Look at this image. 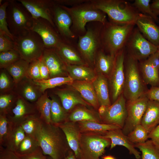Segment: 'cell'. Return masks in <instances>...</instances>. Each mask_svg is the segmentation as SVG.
Instances as JSON below:
<instances>
[{"label": "cell", "mask_w": 159, "mask_h": 159, "mask_svg": "<svg viewBox=\"0 0 159 159\" xmlns=\"http://www.w3.org/2000/svg\"><path fill=\"white\" fill-rule=\"evenodd\" d=\"M55 93L59 98L63 107L68 113L78 105L86 107L91 106L74 90L69 88L59 89L55 91Z\"/></svg>", "instance_id": "obj_24"}, {"label": "cell", "mask_w": 159, "mask_h": 159, "mask_svg": "<svg viewBox=\"0 0 159 159\" xmlns=\"http://www.w3.org/2000/svg\"><path fill=\"white\" fill-rule=\"evenodd\" d=\"M0 159H21L14 152L0 146Z\"/></svg>", "instance_id": "obj_50"}, {"label": "cell", "mask_w": 159, "mask_h": 159, "mask_svg": "<svg viewBox=\"0 0 159 159\" xmlns=\"http://www.w3.org/2000/svg\"><path fill=\"white\" fill-rule=\"evenodd\" d=\"M103 159H116L114 157L111 155H107L104 156Z\"/></svg>", "instance_id": "obj_59"}, {"label": "cell", "mask_w": 159, "mask_h": 159, "mask_svg": "<svg viewBox=\"0 0 159 159\" xmlns=\"http://www.w3.org/2000/svg\"><path fill=\"white\" fill-rule=\"evenodd\" d=\"M43 123L37 113L27 117L20 125L26 135L36 139L37 135Z\"/></svg>", "instance_id": "obj_36"}, {"label": "cell", "mask_w": 159, "mask_h": 159, "mask_svg": "<svg viewBox=\"0 0 159 159\" xmlns=\"http://www.w3.org/2000/svg\"><path fill=\"white\" fill-rule=\"evenodd\" d=\"M96 9L107 14L112 22L135 25L139 13L132 4L123 0H97L91 1Z\"/></svg>", "instance_id": "obj_2"}, {"label": "cell", "mask_w": 159, "mask_h": 159, "mask_svg": "<svg viewBox=\"0 0 159 159\" xmlns=\"http://www.w3.org/2000/svg\"><path fill=\"white\" fill-rule=\"evenodd\" d=\"M34 104L43 121L47 124L52 123L51 118L52 100L48 97L47 92L46 91Z\"/></svg>", "instance_id": "obj_34"}, {"label": "cell", "mask_w": 159, "mask_h": 159, "mask_svg": "<svg viewBox=\"0 0 159 159\" xmlns=\"http://www.w3.org/2000/svg\"><path fill=\"white\" fill-rule=\"evenodd\" d=\"M115 56L105 54L100 50L97 53L96 59V69L99 74L109 77L113 69Z\"/></svg>", "instance_id": "obj_32"}, {"label": "cell", "mask_w": 159, "mask_h": 159, "mask_svg": "<svg viewBox=\"0 0 159 159\" xmlns=\"http://www.w3.org/2000/svg\"><path fill=\"white\" fill-rule=\"evenodd\" d=\"M54 29L46 19L42 18L33 19L31 30L40 37L46 49L55 48L62 41Z\"/></svg>", "instance_id": "obj_14"}, {"label": "cell", "mask_w": 159, "mask_h": 159, "mask_svg": "<svg viewBox=\"0 0 159 159\" xmlns=\"http://www.w3.org/2000/svg\"><path fill=\"white\" fill-rule=\"evenodd\" d=\"M124 67L125 82L122 93L127 101H132L144 95L148 90H146L137 60L126 54Z\"/></svg>", "instance_id": "obj_3"}, {"label": "cell", "mask_w": 159, "mask_h": 159, "mask_svg": "<svg viewBox=\"0 0 159 159\" xmlns=\"http://www.w3.org/2000/svg\"><path fill=\"white\" fill-rule=\"evenodd\" d=\"M125 55V48L116 55L114 67L109 77L113 103L123 92L125 82L124 61Z\"/></svg>", "instance_id": "obj_11"}, {"label": "cell", "mask_w": 159, "mask_h": 159, "mask_svg": "<svg viewBox=\"0 0 159 159\" xmlns=\"http://www.w3.org/2000/svg\"><path fill=\"white\" fill-rule=\"evenodd\" d=\"M86 107L83 106L74 108L68 114L67 120L74 122L90 121L101 123L99 114L88 109Z\"/></svg>", "instance_id": "obj_30"}, {"label": "cell", "mask_w": 159, "mask_h": 159, "mask_svg": "<svg viewBox=\"0 0 159 159\" xmlns=\"http://www.w3.org/2000/svg\"><path fill=\"white\" fill-rule=\"evenodd\" d=\"M47 159H52L49 156L48 157H47Z\"/></svg>", "instance_id": "obj_61"}, {"label": "cell", "mask_w": 159, "mask_h": 159, "mask_svg": "<svg viewBox=\"0 0 159 159\" xmlns=\"http://www.w3.org/2000/svg\"><path fill=\"white\" fill-rule=\"evenodd\" d=\"M53 16L55 28L60 35L64 38L74 37L70 29L72 21L69 13L60 5L55 4L53 9Z\"/></svg>", "instance_id": "obj_20"}, {"label": "cell", "mask_w": 159, "mask_h": 159, "mask_svg": "<svg viewBox=\"0 0 159 159\" xmlns=\"http://www.w3.org/2000/svg\"><path fill=\"white\" fill-rule=\"evenodd\" d=\"M17 95L12 91L1 94L0 96V115H8L14 107L18 97Z\"/></svg>", "instance_id": "obj_40"}, {"label": "cell", "mask_w": 159, "mask_h": 159, "mask_svg": "<svg viewBox=\"0 0 159 159\" xmlns=\"http://www.w3.org/2000/svg\"><path fill=\"white\" fill-rule=\"evenodd\" d=\"M145 95L149 100L159 102V87H151L147 90Z\"/></svg>", "instance_id": "obj_51"}, {"label": "cell", "mask_w": 159, "mask_h": 159, "mask_svg": "<svg viewBox=\"0 0 159 159\" xmlns=\"http://www.w3.org/2000/svg\"><path fill=\"white\" fill-rule=\"evenodd\" d=\"M149 100L145 95L135 100L127 102V116L122 129L124 134L127 135L136 126L141 124Z\"/></svg>", "instance_id": "obj_10"}, {"label": "cell", "mask_w": 159, "mask_h": 159, "mask_svg": "<svg viewBox=\"0 0 159 159\" xmlns=\"http://www.w3.org/2000/svg\"><path fill=\"white\" fill-rule=\"evenodd\" d=\"M20 157L21 159H47L40 147L30 154Z\"/></svg>", "instance_id": "obj_52"}, {"label": "cell", "mask_w": 159, "mask_h": 159, "mask_svg": "<svg viewBox=\"0 0 159 159\" xmlns=\"http://www.w3.org/2000/svg\"><path fill=\"white\" fill-rule=\"evenodd\" d=\"M141 152V159H159V146L151 140L144 143L135 144Z\"/></svg>", "instance_id": "obj_39"}, {"label": "cell", "mask_w": 159, "mask_h": 159, "mask_svg": "<svg viewBox=\"0 0 159 159\" xmlns=\"http://www.w3.org/2000/svg\"><path fill=\"white\" fill-rule=\"evenodd\" d=\"M98 39L97 33L90 29H87L84 35L79 37V49L85 58L91 63L95 61L96 52L99 44Z\"/></svg>", "instance_id": "obj_17"}, {"label": "cell", "mask_w": 159, "mask_h": 159, "mask_svg": "<svg viewBox=\"0 0 159 159\" xmlns=\"http://www.w3.org/2000/svg\"><path fill=\"white\" fill-rule=\"evenodd\" d=\"M6 16L9 30L14 37L31 30L33 18L26 9L18 1L9 0Z\"/></svg>", "instance_id": "obj_5"}, {"label": "cell", "mask_w": 159, "mask_h": 159, "mask_svg": "<svg viewBox=\"0 0 159 159\" xmlns=\"http://www.w3.org/2000/svg\"><path fill=\"white\" fill-rule=\"evenodd\" d=\"M150 16L139 12L135 25L143 36L156 46H159V26Z\"/></svg>", "instance_id": "obj_16"}, {"label": "cell", "mask_w": 159, "mask_h": 159, "mask_svg": "<svg viewBox=\"0 0 159 159\" xmlns=\"http://www.w3.org/2000/svg\"><path fill=\"white\" fill-rule=\"evenodd\" d=\"M69 85L85 101L98 109L100 105L92 81L74 80Z\"/></svg>", "instance_id": "obj_25"}, {"label": "cell", "mask_w": 159, "mask_h": 159, "mask_svg": "<svg viewBox=\"0 0 159 159\" xmlns=\"http://www.w3.org/2000/svg\"><path fill=\"white\" fill-rule=\"evenodd\" d=\"M55 48L66 64L84 65V61L77 52L63 41Z\"/></svg>", "instance_id": "obj_29"}, {"label": "cell", "mask_w": 159, "mask_h": 159, "mask_svg": "<svg viewBox=\"0 0 159 159\" xmlns=\"http://www.w3.org/2000/svg\"><path fill=\"white\" fill-rule=\"evenodd\" d=\"M15 105L10 114L7 115L14 125H20L27 117L38 113L34 103L30 102L18 95Z\"/></svg>", "instance_id": "obj_18"}, {"label": "cell", "mask_w": 159, "mask_h": 159, "mask_svg": "<svg viewBox=\"0 0 159 159\" xmlns=\"http://www.w3.org/2000/svg\"><path fill=\"white\" fill-rule=\"evenodd\" d=\"M102 43L110 54L115 56L124 48L135 25L119 24L112 22L103 25Z\"/></svg>", "instance_id": "obj_4"}, {"label": "cell", "mask_w": 159, "mask_h": 159, "mask_svg": "<svg viewBox=\"0 0 159 159\" xmlns=\"http://www.w3.org/2000/svg\"><path fill=\"white\" fill-rule=\"evenodd\" d=\"M21 58L18 52L15 49L0 52V67L5 69Z\"/></svg>", "instance_id": "obj_43"}, {"label": "cell", "mask_w": 159, "mask_h": 159, "mask_svg": "<svg viewBox=\"0 0 159 159\" xmlns=\"http://www.w3.org/2000/svg\"><path fill=\"white\" fill-rule=\"evenodd\" d=\"M111 143L110 140L100 134L82 133L80 159H100Z\"/></svg>", "instance_id": "obj_8"}, {"label": "cell", "mask_w": 159, "mask_h": 159, "mask_svg": "<svg viewBox=\"0 0 159 159\" xmlns=\"http://www.w3.org/2000/svg\"><path fill=\"white\" fill-rule=\"evenodd\" d=\"M64 159H77L74 152L71 150Z\"/></svg>", "instance_id": "obj_58"}, {"label": "cell", "mask_w": 159, "mask_h": 159, "mask_svg": "<svg viewBox=\"0 0 159 159\" xmlns=\"http://www.w3.org/2000/svg\"><path fill=\"white\" fill-rule=\"evenodd\" d=\"M157 51L159 54V46H158V51Z\"/></svg>", "instance_id": "obj_60"}, {"label": "cell", "mask_w": 159, "mask_h": 159, "mask_svg": "<svg viewBox=\"0 0 159 159\" xmlns=\"http://www.w3.org/2000/svg\"><path fill=\"white\" fill-rule=\"evenodd\" d=\"M92 82L100 105H111L107 78L99 74Z\"/></svg>", "instance_id": "obj_27"}, {"label": "cell", "mask_w": 159, "mask_h": 159, "mask_svg": "<svg viewBox=\"0 0 159 159\" xmlns=\"http://www.w3.org/2000/svg\"><path fill=\"white\" fill-rule=\"evenodd\" d=\"M57 125L64 133L70 149L74 152L77 159H80L82 133L77 122L67 120Z\"/></svg>", "instance_id": "obj_19"}, {"label": "cell", "mask_w": 159, "mask_h": 159, "mask_svg": "<svg viewBox=\"0 0 159 159\" xmlns=\"http://www.w3.org/2000/svg\"><path fill=\"white\" fill-rule=\"evenodd\" d=\"M159 124V102L149 100L141 125L149 133Z\"/></svg>", "instance_id": "obj_26"}, {"label": "cell", "mask_w": 159, "mask_h": 159, "mask_svg": "<svg viewBox=\"0 0 159 159\" xmlns=\"http://www.w3.org/2000/svg\"><path fill=\"white\" fill-rule=\"evenodd\" d=\"M36 139L44 154L52 159H64L71 150L63 132L52 123L44 122Z\"/></svg>", "instance_id": "obj_1"}, {"label": "cell", "mask_w": 159, "mask_h": 159, "mask_svg": "<svg viewBox=\"0 0 159 159\" xmlns=\"http://www.w3.org/2000/svg\"><path fill=\"white\" fill-rule=\"evenodd\" d=\"M150 1V0H135L132 4L139 12L150 16L155 21L158 22L159 18L154 14L151 9Z\"/></svg>", "instance_id": "obj_46"}, {"label": "cell", "mask_w": 159, "mask_h": 159, "mask_svg": "<svg viewBox=\"0 0 159 159\" xmlns=\"http://www.w3.org/2000/svg\"><path fill=\"white\" fill-rule=\"evenodd\" d=\"M125 48L128 54L138 61L146 59L158 51V47L147 39L137 27L132 31Z\"/></svg>", "instance_id": "obj_9"}, {"label": "cell", "mask_w": 159, "mask_h": 159, "mask_svg": "<svg viewBox=\"0 0 159 159\" xmlns=\"http://www.w3.org/2000/svg\"><path fill=\"white\" fill-rule=\"evenodd\" d=\"M30 62L20 58L5 69L12 77L15 85L26 77Z\"/></svg>", "instance_id": "obj_33"}, {"label": "cell", "mask_w": 159, "mask_h": 159, "mask_svg": "<svg viewBox=\"0 0 159 159\" xmlns=\"http://www.w3.org/2000/svg\"></svg>", "instance_id": "obj_62"}, {"label": "cell", "mask_w": 159, "mask_h": 159, "mask_svg": "<svg viewBox=\"0 0 159 159\" xmlns=\"http://www.w3.org/2000/svg\"><path fill=\"white\" fill-rule=\"evenodd\" d=\"M139 62V69L145 84L159 87V63L149 57Z\"/></svg>", "instance_id": "obj_22"}, {"label": "cell", "mask_w": 159, "mask_h": 159, "mask_svg": "<svg viewBox=\"0 0 159 159\" xmlns=\"http://www.w3.org/2000/svg\"><path fill=\"white\" fill-rule=\"evenodd\" d=\"M41 59L48 68L50 78L66 77L67 64L55 48H45Z\"/></svg>", "instance_id": "obj_15"}, {"label": "cell", "mask_w": 159, "mask_h": 159, "mask_svg": "<svg viewBox=\"0 0 159 159\" xmlns=\"http://www.w3.org/2000/svg\"><path fill=\"white\" fill-rule=\"evenodd\" d=\"M39 67L41 80H46L50 78L49 70L41 59H40Z\"/></svg>", "instance_id": "obj_53"}, {"label": "cell", "mask_w": 159, "mask_h": 159, "mask_svg": "<svg viewBox=\"0 0 159 159\" xmlns=\"http://www.w3.org/2000/svg\"><path fill=\"white\" fill-rule=\"evenodd\" d=\"M25 136L26 134L20 125H14L3 147L8 150L15 152Z\"/></svg>", "instance_id": "obj_35"}, {"label": "cell", "mask_w": 159, "mask_h": 159, "mask_svg": "<svg viewBox=\"0 0 159 159\" xmlns=\"http://www.w3.org/2000/svg\"><path fill=\"white\" fill-rule=\"evenodd\" d=\"M14 49L17 51L21 59L29 62L40 59L45 49L40 37L31 30L14 37Z\"/></svg>", "instance_id": "obj_6"}, {"label": "cell", "mask_w": 159, "mask_h": 159, "mask_svg": "<svg viewBox=\"0 0 159 159\" xmlns=\"http://www.w3.org/2000/svg\"><path fill=\"white\" fill-rule=\"evenodd\" d=\"M82 133L101 135L107 131L117 128V126L90 121L77 122Z\"/></svg>", "instance_id": "obj_31"}, {"label": "cell", "mask_w": 159, "mask_h": 159, "mask_svg": "<svg viewBox=\"0 0 159 159\" xmlns=\"http://www.w3.org/2000/svg\"><path fill=\"white\" fill-rule=\"evenodd\" d=\"M31 15L33 19L42 18L48 21L55 29L53 9L55 4L49 0H18Z\"/></svg>", "instance_id": "obj_13"}, {"label": "cell", "mask_w": 159, "mask_h": 159, "mask_svg": "<svg viewBox=\"0 0 159 159\" xmlns=\"http://www.w3.org/2000/svg\"><path fill=\"white\" fill-rule=\"evenodd\" d=\"M14 49V41L9 36L0 32V52Z\"/></svg>", "instance_id": "obj_49"}, {"label": "cell", "mask_w": 159, "mask_h": 159, "mask_svg": "<svg viewBox=\"0 0 159 159\" xmlns=\"http://www.w3.org/2000/svg\"><path fill=\"white\" fill-rule=\"evenodd\" d=\"M8 4L9 0L0 5V32L6 35L14 41V37L9 30L6 19V9Z\"/></svg>", "instance_id": "obj_47"}, {"label": "cell", "mask_w": 159, "mask_h": 159, "mask_svg": "<svg viewBox=\"0 0 159 159\" xmlns=\"http://www.w3.org/2000/svg\"><path fill=\"white\" fill-rule=\"evenodd\" d=\"M51 97L52 100L51 110L52 123L58 125L67 120L68 114L57 98L53 96Z\"/></svg>", "instance_id": "obj_38"}, {"label": "cell", "mask_w": 159, "mask_h": 159, "mask_svg": "<svg viewBox=\"0 0 159 159\" xmlns=\"http://www.w3.org/2000/svg\"><path fill=\"white\" fill-rule=\"evenodd\" d=\"M40 59L34 60L30 63L26 77L33 80H41L40 71Z\"/></svg>", "instance_id": "obj_48"}, {"label": "cell", "mask_w": 159, "mask_h": 159, "mask_svg": "<svg viewBox=\"0 0 159 159\" xmlns=\"http://www.w3.org/2000/svg\"><path fill=\"white\" fill-rule=\"evenodd\" d=\"M40 148L36 139L26 135L25 138L14 152L18 156L21 157L30 154Z\"/></svg>", "instance_id": "obj_41"}, {"label": "cell", "mask_w": 159, "mask_h": 159, "mask_svg": "<svg viewBox=\"0 0 159 159\" xmlns=\"http://www.w3.org/2000/svg\"><path fill=\"white\" fill-rule=\"evenodd\" d=\"M84 0H54L56 4L63 5H72L77 4L84 2Z\"/></svg>", "instance_id": "obj_55"}, {"label": "cell", "mask_w": 159, "mask_h": 159, "mask_svg": "<svg viewBox=\"0 0 159 159\" xmlns=\"http://www.w3.org/2000/svg\"><path fill=\"white\" fill-rule=\"evenodd\" d=\"M0 74V90L1 94L13 90L15 86L13 79H11L9 74L5 69H2Z\"/></svg>", "instance_id": "obj_45"}, {"label": "cell", "mask_w": 159, "mask_h": 159, "mask_svg": "<svg viewBox=\"0 0 159 159\" xmlns=\"http://www.w3.org/2000/svg\"><path fill=\"white\" fill-rule=\"evenodd\" d=\"M150 6L152 11L156 16L159 15V0H155L152 1L150 4Z\"/></svg>", "instance_id": "obj_56"}, {"label": "cell", "mask_w": 159, "mask_h": 159, "mask_svg": "<svg viewBox=\"0 0 159 159\" xmlns=\"http://www.w3.org/2000/svg\"><path fill=\"white\" fill-rule=\"evenodd\" d=\"M149 132L141 124L136 126L127 135L130 140L135 144L145 142L148 138Z\"/></svg>", "instance_id": "obj_42"}, {"label": "cell", "mask_w": 159, "mask_h": 159, "mask_svg": "<svg viewBox=\"0 0 159 159\" xmlns=\"http://www.w3.org/2000/svg\"><path fill=\"white\" fill-rule=\"evenodd\" d=\"M59 5L69 13L74 27L79 31L84 32L86 24L89 22L97 21L103 25L107 22L106 14L96 9L91 3L72 8Z\"/></svg>", "instance_id": "obj_7"}, {"label": "cell", "mask_w": 159, "mask_h": 159, "mask_svg": "<svg viewBox=\"0 0 159 159\" xmlns=\"http://www.w3.org/2000/svg\"><path fill=\"white\" fill-rule=\"evenodd\" d=\"M148 138L159 146V124L149 133Z\"/></svg>", "instance_id": "obj_54"}, {"label": "cell", "mask_w": 159, "mask_h": 159, "mask_svg": "<svg viewBox=\"0 0 159 159\" xmlns=\"http://www.w3.org/2000/svg\"><path fill=\"white\" fill-rule=\"evenodd\" d=\"M42 92L44 93L46 90L49 89L54 88L62 85H69L74 81L69 76L66 77H58L50 78L47 80H34Z\"/></svg>", "instance_id": "obj_37"}, {"label": "cell", "mask_w": 159, "mask_h": 159, "mask_svg": "<svg viewBox=\"0 0 159 159\" xmlns=\"http://www.w3.org/2000/svg\"><path fill=\"white\" fill-rule=\"evenodd\" d=\"M14 91L26 101L35 103L43 94L33 80L26 77L15 85Z\"/></svg>", "instance_id": "obj_23"}, {"label": "cell", "mask_w": 159, "mask_h": 159, "mask_svg": "<svg viewBox=\"0 0 159 159\" xmlns=\"http://www.w3.org/2000/svg\"><path fill=\"white\" fill-rule=\"evenodd\" d=\"M107 107L104 105H100L98 109V113L100 116L102 115L105 113Z\"/></svg>", "instance_id": "obj_57"}, {"label": "cell", "mask_w": 159, "mask_h": 159, "mask_svg": "<svg viewBox=\"0 0 159 159\" xmlns=\"http://www.w3.org/2000/svg\"><path fill=\"white\" fill-rule=\"evenodd\" d=\"M66 69L74 81L92 82L97 76L93 69L84 65L67 64Z\"/></svg>", "instance_id": "obj_28"}, {"label": "cell", "mask_w": 159, "mask_h": 159, "mask_svg": "<svg viewBox=\"0 0 159 159\" xmlns=\"http://www.w3.org/2000/svg\"><path fill=\"white\" fill-rule=\"evenodd\" d=\"M101 135L111 140L110 149L117 145L123 146L128 150L130 154L133 155L136 159L141 158L140 153L136 149L135 144L132 143L127 136L123 133L121 129L110 130Z\"/></svg>", "instance_id": "obj_21"}, {"label": "cell", "mask_w": 159, "mask_h": 159, "mask_svg": "<svg viewBox=\"0 0 159 159\" xmlns=\"http://www.w3.org/2000/svg\"><path fill=\"white\" fill-rule=\"evenodd\" d=\"M14 125L7 115H0V146H3Z\"/></svg>", "instance_id": "obj_44"}, {"label": "cell", "mask_w": 159, "mask_h": 159, "mask_svg": "<svg viewBox=\"0 0 159 159\" xmlns=\"http://www.w3.org/2000/svg\"><path fill=\"white\" fill-rule=\"evenodd\" d=\"M126 99L123 93L100 116L102 123L113 125L122 129L127 116Z\"/></svg>", "instance_id": "obj_12"}]
</instances>
